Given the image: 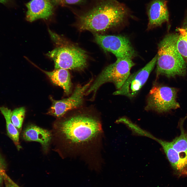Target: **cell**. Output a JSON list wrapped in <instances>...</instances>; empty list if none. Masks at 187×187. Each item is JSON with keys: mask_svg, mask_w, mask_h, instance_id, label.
Returning a JSON list of instances; mask_svg holds the SVG:
<instances>
[{"mask_svg": "<svg viewBox=\"0 0 187 187\" xmlns=\"http://www.w3.org/2000/svg\"><path fill=\"white\" fill-rule=\"evenodd\" d=\"M53 131L52 137L60 148L71 150L91 143L99 136L102 130L96 117L81 112L57 121Z\"/></svg>", "mask_w": 187, "mask_h": 187, "instance_id": "1", "label": "cell"}, {"mask_svg": "<svg viewBox=\"0 0 187 187\" xmlns=\"http://www.w3.org/2000/svg\"><path fill=\"white\" fill-rule=\"evenodd\" d=\"M129 9L116 0H101L79 16L81 30L102 32L122 23L130 14Z\"/></svg>", "mask_w": 187, "mask_h": 187, "instance_id": "2", "label": "cell"}, {"mask_svg": "<svg viewBox=\"0 0 187 187\" xmlns=\"http://www.w3.org/2000/svg\"><path fill=\"white\" fill-rule=\"evenodd\" d=\"M178 33L166 35L158 45L156 63L157 76L164 75L170 78L184 76L186 63L177 47Z\"/></svg>", "mask_w": 187, "mask_h": 187, "instance_id": "3", "label": "cell"}, {"mask_svg": "<svg viewBox=\"0 0 187 187\" xmlns=\"http://www.w3.org/2000/svg\"><path fill=\"white\" fill-rule=\"evenodd\" d=\"M50 35L56 46L46 55L54 61L55 69L80 70L85 68L88 56L84 50L68 44L53 32Z\"/></svg>", "mask_w": 187, "mask_h": 187, "instance_id": "4", "label": "cell"}, {"mask_svg": "<svg viewBox=\"0 0 187 187\" xmlns=\"http://www.w3.org/2000/svg\"><path fill=\"white\" fill-rule=\"evenodd\" d=\"M135 65L131 59H117L102 70L87 90L85 95L92 93L91 100H93L99 88L107 82L113 83L117 90L119 89L130 75V69Z\"/></svg>", "mask_w": 187, "mask_h": 187, "instance_id": "5", "label": "cell"}, {"mask_svg": "<svg viewBox=\"0 0 187 187\" xmlns=\"http://www.w3.org/2000/svg\"><path fill=\"white\" fill-rule=\"evenodd\" d=\"M178 91V89L175 88L154 86L148 95L145 110L163 113L179 108V104L176 100Z\"/></svg>", "mask_w": 187, "mask_h": 187, "instance_id": "6", "label": "cell"}, {"mask_svg": "<svg viewBox=\"0 0 187 187\" xmlns=\"http://www.w3.org/2000/svg\"><path fill=\"white\" fill-rule=\"evenodd\" d=\"M96 42L104 50L110 52L117 59L130 58L136 55V52L129 39L122 36L102 35L94 34Z\"/></svg>", "mask_w": 187, "mask_h": 187, "instance_id": "7", "label": "cell"}, {"mask_svg": "<svg viewBox=\"0 0 187 187\" xmlns=\"http://www.w3.org/2000/svg\"><path fill=\"white\" fill-rule=\"evenodd\" d=\"M156 55L144 67L130 74L121 87L115 91L114 95L126 96L132 99L135 97L146 82L156 64Z\"/></svg>", "mask_w": 187, "mask_h": 187, "instance_id": "8", "label": "cell"}, {"mask_svg": "<svg viewBox=\"0 0 187 187\" xmlns=\"http://www.w3.org/2000/svg\"><path fill=\"white\" fill-rule=\"evenodd\" d=\"M92 81L91 79L83 85H77L72 95L68 98L56 100L50 97L52 103L47 114L59 118L68 111L79 107L83 104L84 96Z\"/></svg>", "mask_w": 187, "mask_h": 187, "instance_id": "9", "label": "cell"}, {"mask_svg": "<svg viewBox=\"0 0 187 187\" xmlns=\"http://www.w3.org/2000/svg\"><path fill=\"white\" fill-rule=\"evenodd\" d=\"M166 0H152L148 4L147 12L149 18L148 29L161 25L169 20V13Z\"/></svg>", "mask_w": 187, "mask_h": 187, "instance_id": "10", "label": "cell"}, {"mask_svg": "<svg viewBox=\"0 0 187 187\" xmlns=\"http://www.w3.org/2000/svg\"><path fill=\"white\" fill-rule=\"evenodd\" d=\"M184 120L182 119L180 122V135L170 142L173 149L176 166L187 172V133L183 127Z\"/></svg>", "mask_w": 187, "mask_h": 187, "instance_id": "11", "label": "cell"}, {"mask_svg": "<svg viewBox=\"0 0 187 187\" xmlns=\"http://www.w3.org/2000/svg\"><path fill=\"white\" fill-rule=\"evenodd\" d=\"M53 5L49 0H31L26 4V20L30 22L47 19L52 14Z\"/></svg>", "mask_w": 187, "mask_h": 187, "instance_id": "12", "label": "cell"}, {"mask_svg": "<svg viewBox=\"0 0 187 187\" xmlns=\"http://www.w3.org/2000/svg\"><path fill=\"white\" fill-rule=\"evenodd\" d=\"M23 137L26 141L39 142L43 149L47 151L52 139V135L50 131L31 124L28 125L24 130Z\"/></svg>", "mask_w": 187, "mask_h": 187, "instance_id": "13", "label": "cell"}, {"mask_svg": "<svg viewBox=\"0 0 187 187\" xmlns=\"http://www.w3.org/2000/svg\"><path fill=\"white\" fill-rule=\"evenodd\" d=\"M40 69L48 76L53 84L63 88L66 94L70 93L72 85L70 74L67 70L58 69L47 71Z\"/></svg>", "mask_w": 187, "mask_h": 187, "instance_id": "14", "label": "cell"}, {"mask_svg": "<svg viewBox=\"0 0 187 187\" xmlns=\"http://www.w3.org/2000/svg\"><path fill=\"white\" fill-rule=\"evenodd\" d=\"M0 111L5 119L8 135L19 149L21 148L19 142V131L11 121L12 111L10 109L4 106H0Z\"/></svg>", "mask_w": 187, "mask_h": 187, "instance_id": "15", "label": "cell"}, {"mask_svg": "<svg viewBox=\"0 0 187 187\" xmlns=\"http://www.w3.org/2000/svg\"><path fill=\"white\" fill-rule=\"evenodd\" d=\"M177 30L178 32L177 48L187 63V11L181 26L178 28Z\"/></svg>", "mask_w": 187, "mask_h": 187, "instance_id": "16", "label": "cell"}, {"mask_svg": "<svg viewBox=\"0 0 187 187\" xmlns=\"http://www.w3.org/2000/svg\"><path fill=\"white\" fill-rule=\"evenodd\" d=\"M25 113V109L23 107L16 108L11 112V121L18 131L21 130Z\"/></svg>", "mask_w": 187, "mask_h": 187, "instance_id": "17", "label": "cell"}, {"mask_svg": "<svg viewBox=\"0 0 187 187\" xmlns=\"http://www.w3.org/2000/svg\"><path fill=\"white\" fill-rule=\"evenodd\" d=\"M53 5L81 4L86 0H49Z\"/></svg>", "mask_w": 187, "mask_h": 187, "instance_id": "18", "label": "cell"}, {"mask_svg": "<svg viewBox=\"0 0 187 187\" xmlns=\"http://www.w3.org/2000/svg\"><path fill=\"white\" fill-rule=\"evenodd\" d=\"M6 175L5 176V177L6 178L5 180V187H16L14 185L12 184L11 182H10L7 179V178H6Z\"/></svg>", "mask_w": 187, "mask_h": 187, "instance_id": "19", "label": "cell"}, {"mask_svg": "<svg viewBox=\"0 0 187 187\" xmlns=\"http://www.w3.org/2000/svg\"><path fill=\"white\" fill-rule=\"evenodd\" d=\"M9 0H0V3H6Z\"/></svg>", "mask_w": 187, "mask_h": 187, "instance_id": "20", "label": "cell"}]
</instances>
